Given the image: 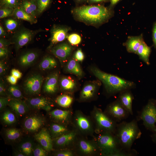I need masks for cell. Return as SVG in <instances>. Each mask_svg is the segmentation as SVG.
Instances as JSON below:
<instances>
[{
	"label": "cell",
	"mask_w": 156,
	"mask_h": 156,
	"mask_svg": "<svg viewBox=\"0 0 156 156\" xmlns=\"http://www.w3.org/2000/svg\"><path fill=\"white\" fill-rule=\"evenodd\" d=\"M43 123L42 120L40 118L32 116L27 118L25 121L24 125L27 130L35 131L41 127Z\"/></svg>",
	"instance_id": "19"
},
{
	"label": "cell",
	"mask_w": 156,
	"mask_h": 156,
	"mask_svg": "<svg viewBox=\"0 0 156 156\" xmlns=\"http://www.w3.org/2000/svg\"><path fill=\"white\" fill-rule=\"evenodd\" d=\"M5 33L2 26H0V36H3L5 35Z\"/></svg>",
	"instance_id": "53"
},
{
	"label": "cell",
	"mask_w": 156,
	"mask_h": 156,
	"mask_svg": "<svg viewBox=\"0 0 156 156\" xmlns=\"http://www.w3.org/2000/svg\"><path fill=\"white\" fill-rule=\"evenodd\" d=\"M109 132H101L94 141L101 155L108 156H129L130 153H126L123 149L116 136Z\"/></svg>",
	"instance_id": "3"
},
{
	"label": "cell",
	"mask_w": 156,
	"mask_h": 156,
	"mask_svg": "<svg viewBox=\"0 0 156 156\" xmlns=\"http://www.w3.org/2000/svg\"><path fill=\"white\" fill-rule=\"evenodd\" d=\"M96 89V86L93 84H89L85 86L80 93V99L83 101H86L93 97Z\"/></svg>",
	"instance_id": "27"
},
{
	"label": "cell",
	"mask_w": 156,
	"mask_h": 156,
	"mask_svg": "<svg viewBox=\"0 0 156 156\" xmlns=\"http://www.w3.org/2000/svg\"><path fill=\"white\" fill-rule=\"evenodd\" d=\"M5 27L8 31H12L15 30L17 27V22L12 19H8L5 22Z\"/></svg>",
	"instance_id": "39"
},
{
	"label": "cell",
	"mask_w": 156,
	"mask_h": 156,
	"mask_svg": "<svg viewBox=\"0 0 156 156\" xmlns=\"http://www.w3.org/2000/svg\"><path fill=\"white\" fill-rule=\"evenodd\" d=\"M106 112L109 115L118 121L121 120L126 118L129 114L119 100L109 105Z\"/></svg>",
	"instance_id": "10"
},
{
	"label": "cell",
	"mask_w": 156,
	"mask_h": 156,
	"mask_svg": "<svg viewBox=\"0 0 156 156\" xmlns=\"http://www.w3.org/2000/svg\"><path fill=\"white\" fill-rule=\"evenodd\" d=\"M45 150L41 148L37 147L34 150V155L35 156H46L47 154L46 151Z\"/></svg>",
	"instance_id": "42"
},
{
	"label": "cell",
	"mask_w": 156,
	"mask_h": 156,
	"mask_svg": "<svg viewBox=\"0 0 156 156\" xmlns=\"http://www.w3.org/2000/svg\"><path fill=\"white\" fill-rule=\"evenodd\" d=\"M60 85L63 90L71 91L75 88L76 83L74 81L71 79L64 77L60 80Z\"/></svg>",
	"instance_id": "30"
},
{
	"label": "cell",
	"mask_w": 156,
	"mask_h": 156,
	"mask_svg": "<svg viewBox=\"0 0 156 156\" xmlns=\"http://www.w3.org/2000/svg\"><path fill=\"white\" fill-rule=\"evenodd\" d=\"M77 136L76 131H70L58 137L55 140V144L60 147L71 145L75 141Z\"/></svg>",
	"instance_id": "16"
},
{
	"label": "cell",
	"mask_w": 156,
	"mask_h": 156,
	"mask_svg": "<svg viewBox=\"0 0 156 156\" xmlns=\"http://www.w3.org/2000/svg\"><path fill=\"white\" fill-rule=\"evenodd\" d=\"M90 1L92 2H98L102 1H106L107 0H89Z\"/></svg>",
	"instance_id": "55"
},
{
	"label": "cell",
	"mask_w": 156,
	"mask_h": 156,
	"mask_svg": "<svg viewBox=\"0 0 156 156\" xmlns=\"http://www.w3.org/2000/svg\"><path fill=\"white\" fill-rule=\"evenodd\" d=\"M28 102L30 106L34 108L41 109L47 111H50L51 108L49 101L44 97L30 99L28 100Z\"/></svg>",
	"instance_id": "18"
},
{
	"label": "cell",
	"mask_w": 156,
	"mask_h": 156,
	"mask_svg": "<svg viewBox=\"0 0 156 156\" xmlns=\"http://www.w3.org/2000/svg\"><path fill=\"white\" fill-rule=\"evenodd\" d=\"M20 3V0H1V6L14 9L19 6Z\"/></svg>",
	"instance_id": "33"
},
{
	"label": "cell",
	"mask_w": 156,
	"mask_h": 156,
	"mask_svg": "<svg viewBox=\"0 0 156 156\" xmlns=\"http://www.w3.org/2000/svg\"><path fill=\"white\" fill-rule=\"evenodd\" d=\"M153 38L154 45L156 48V22L155 23L153 26Z\"/></svg>",
	"instance_id": "48"
},
{
	"label": "cell",
	"mask_w": 156,
	"mask_h": 156,
	"mask_svg": "<svg viewBox=\"0 0 156 156\" xmlns=\"http://www.w3.org/2000/svg\"><path fill=\"white\" fill-rule=\"evenodd\" d=\"M14 9L10 8H1L0 10V18H4L12 15Z\"/></svg>",
	"instance_id": "41"
},
{
	"label": "cell",
	"mask_w": 156,
	"mask_h": 156,
	"mask_svg": "<svg viewBox=\"0 0 156 156\" xmlns=\"http://www.w3.org/2000/svg\"><path fill=\"white\" fill-rule=\"evenodd\" d=\"M120 0H110L111 5L113 6L116 4Z\"/></svg>",
	"instance_id": "54"
},
{
	"label": "cell",
	"mask_w": 156,
	"mask_h": 156,
	"mask_svg": "<svg viewBox=\"0 0 156 156\" xmlns=\"http://www.w3.org/2000/svg\"><path fill=\"white\" fill-rule=\"evenodd\" d=\"M58 75L54 73L49 75L46 79L44 85V91L47 93L53 94L58 89Z\"/></svg>",
	"instance_id": "15"
},
{
	"label": "cell",
	"mask_w": 156,
	"mask_h": 156,
	"mask_svg": "<svg viewBox=\"0 0 156 156\" xmlns=\"http://www.w3.org/2000/svg\"><path fill=\"white\" fill-rule=\"evenodd\" d=\"M12 15L17 18L26 21L31 24L37 22L36 18L27 13L20 6L14 9Z\"/></svg>",
	"instance_id": "24"
},
{
	"label": "cell",
	"mask_w": 156,
	"mask_h": 156,
	"mask_svg": "<svg viewBox=\"0 0 156 156\" xmlns=\"http://www.w3.org/2000/svg\"><path fill=\"white\" fill-rule=\"evenodd\" d=\"M153 138L154 139L155 141L156 142V132L154 135Z\"/></svg>",
	"instance_id": "56"
},
{
	"label": "cell",
	"mask_w": 156,
	"mask_h": 156,
	"mask_svg": "<svg viewBox=\"0 0 156 156\" xmlns=\"http://www.w3.org/2000/svg\"><path fill=\"white\" fill-rule=\"evenodd\" d=\"M12 75L16 78L17 79H19L21 78L22 76V73L18 70L16 69H12L11 71Z\"/></svg>",
	"instance_id": "46"
},
{
	"label": "cell",
	"mask_w": 156,
	"mask_h": 156,
	"mask_svg": "<svg viewBox=\"0 0 156 156\" xmlns=\"http://www.w3.org/2000/svg\"><path fill=\"white\" fill-rule=\"evenodd\" d=\"M5 89L3 82L1 81L0 83V94L1 95H4L5 94Z\"/></svg>",
	"instance_id": "51"
},
{
	"label": "cell",
	"mask_w": 156,
	"mask_h": 156,
	"mask_svg": "<svg viewBox=\"0 0 156 156\" xmlns=\"http://www.w3.org/2000/svg\"><path fill=\"white\" fill-rule=\"evenodd\" d=\"M57 64V62L54 58L51 56H47L40 62L39 67L42 70H46L55 68Z\"/></svg>",
	"instance_id": "29"
},
{
	"label": "cell",
	"mask_w": 156,
	"mask_h": 156,
	"mask_svg": "<svg viewBox=\"0 0 156 156\" xmlns=\"http://www.w3.org/2000/svg\"><path fill=\"white\" fill-rule=\"evenodd\" d=\"M51 129L52 133L55 135H61L69 131L66 127L57 124H52Z\"/></svg>",
	"instance_id": "32"
},
{
	"label": "cell",
	"mask_w": 156,
	"mask_h": 156,
	"mask_svg": "<svg viewBox=\"0 0 156 156\" xmlns=\"http://www.w3.org/2000/svg\"><path fill=\"white\" fill-rule=\"evenodd\" d=\"M17 156H25V155H23V154H22L19 153V154H17Z\"/></svg>",
	"instance_id": "57"
},
{
	"label": "cell",
	"mask_w": 156,
	"mask_h": 156,
	"mask_svg": "<svg viewBox=\"0 0 156 156\" xmlns=\"http://www.w3.org/2000/svg\"><path fill=\"white\" fill-rule=\"evenodd\" d=\"M133 97L131 92L126 91L122 92L119 96V101L129 114L133 115L132 103Z\"/></svg>",
	"instance_id": "22"
},
{
	"label": "cell",
	"mask_w": 156,
	"mask_h": 156,
	"mask_svg": "<svg viewBox=\"0 0 156 156\" xmlns=\"http://www.w3.org/2000/svg\"><path fill=\"white\" fill-rule=\"evenodd\" d=\"M43 81L42 76L34 74L29 77L25 81L24 88L28 94H34L40 93Z\"/></svg>",
	"instance_id": "8"
},
{
	"label": "cell",
	"mask_w": 156,
	"mask_h": 156,
	"mask_svg": "<svg viewBox=\"0 0 156 156\" xmlns=\"http://www.w3.org/2000/svg\"><path fill=\"white\" fill-rule=\"evenodd\" d=\"M6 66L5 63L2 61L0 62V74L1 75L3 74L6 70Z\"/></svg>",
	"instance_id": "50"
},
{
	"label": "cell",
	"mask_w": 156,
	"mask_h": 156,
	"mask_svg": "<svg viewBox=\"0 0 156 156\" xmlns=\"http://www.w3.org/2000/svg\"><path fill=\"white\" fill-rule=\"evenodd\" d=\"M155 106H156V101L155 102Z\"/></svg>",
	"instance_id": "58"
},
{
	"label": "cell",
	"mask_w": 156,
	"mask_h": 156,
	"mask_svg": "<svg viewBox=\"0 0 156 156\" xmlns=\"http://www.w3.org/2000/svg\"><path fill=\"white\" fill-rule=\"evenodd\" d=\"M66 71L78 76L81 77L83 72L79 64L75 60H70L68 62L66 67Z\"/></svg>",
	"instance_id": "28"
},
{
	"label": "cell",
	"mask_w": 156,
	"mask_h": 156,
	"mask_svg": "<svg viewBox=\"0 0 156 156\" xmlns=\"http://www.w3.org/2000/svg\"><path fill=\"white\" fill-rule=\"evenodd\" d=\"M151 49L143 41L139 47L136 53L140 59L146 64H149V58L150 54Z\"/></svg>",
	"instance_id": "26"
},
{
	"label": "cell",
	"mask_w": 156,
	"mask_h": 156,
	"mask_svg": "<svg viewBox=\"0 0 156 156\" xmlns=\"http://www.w3.org/2000/svg\"><path fill=\"white\" fill-rule=\"evenodd\" d=\"M8 51L7 49H0V58L3 57L7 54Z\"/></svg>",
	"instance_id": "52"
},
{
	"label": "cell",
	"mask_w": 156,
	"mask_h": 156,
	"mask_svg": "<svg viewBox=\"0 0 156 156\" xmlns=\"http://www.w3.org/2000/svg\"><path fill=\"white\" fill-rule=\"evenodd\" d=\"M8 99L5 97H1L0 98V109L1 110L8 103Z\"/></svg>",
	"instance_id": "45"
},
{
	"label": "cell",
	"mask_w": 156,
	"mask_h": 156,
	"mask_svg": "<svg viewBox=\"0 0 156 156\" xmlns=\"http://www.w3.org/2000/svg\"><path fill=\"white\" fill-rule=\"evenodd\" d=\"M140 118L148 129L156 132V107L155 103L149 101L143 109Z\"/></svg>",
	"instance_id": "6"
},
{
	"label": "cell",
	"mask_w": 156,
	"mask_h": 156,
	"mask_svg": "<svg viewBox=\"0 0 156 156\" xmlns=\"http://www.w3.org/2000/svg\"><path fill=\"white\" fill-rule=\"evenodd\" d=\"M68 28L61 26H55L51 31V37L49 40L50 44L49 48H51L53 45L57 43L65 40L68 37Z\"/></svg>",
	"instance_id": "11"
},
{
	"label": "cell",
	"mask_w": 156,
	"mask_h": 156,
	"mask_svg": "<svg viewBox=\"0 0 156 156\" xmlns=\"http://www.w3.org/2000/svg\"><path fill=\"white\" fill-rule=\"evenodd\" d=\"M35 137L46 151H50L53 150L52 140L46 129H42L35 135Z\"/></svg>",
	"instance_id": "13"
},
{
	"label": "cell",
	"mask_w": 156,
	"mask_h": 156,
	"mask_svg": "<svg viewBox=\"0 0 156 156\" xmlns=\"http://www.w3.org/2000/svg\"><path fill=\"white\" fill-rule=\"evenodd\" d=\"M77 149L81 155L90 156L100 153L95 142H92L84 139H79L77 144Z\"/></svg>",
	"instance_id": "9"
},
{
	"label": "cell",
	"mask_w": 156,
	"mask_h": 156,
	"mask_svg": "<svg viewBox=\"0 0 156 156\" xmlns=\"http://www.w3.org/2000/svg\"><path fill=\"white\" fill-rule=\"evenodd\" d=\"M34 34L33 31L27 29L20 31L17 34L15 39L17 49H20L29 43L31 40Z\"/></svg>",
	"instance_id": "14"
},
{
	"label": "cell",
	"mask_w": 156,
	"mask_h": 156,
	"mask_svg": "<svg viewBox=\"0 0 156 156\" xmlns=\"http://www.w3.org/2000/svg\"><path fill=\"white\" fill-rule=\"evenodd\" d=\"M73 14L80 21L91 24H101L111 15V12L107 8L101 5L78 7L74 9Z\"/></svg>",
	"instance_id": "1"
},
{
	"label": "cell",
	"mask_w": 156,
	"mask_h": 156,
	"mask_svg": "<svg viewBox=\"0 0 156 156\" xmlns=\"http://www.w3.org/2000/svg\"><path fill=\"white\" fill-rule=\"evenodd\" d=\"M143 41L141 35L129 37L125 43L127 51L130 53H136L138 50Z\"/></svg>",
	"instance_id": "20"
},
{
	"label": "cell",
	"mask_w": 156,
	"mask_h": 156,
	"mask_svg": "<svg viewBox=\"0 0 156 156\" xmlns=\"http://www.w3.org/2000/svg\"><path fill=\"white\" fill-rule=\"evenodd\" d=\"M10 94L16 98H21L23 97L21 92L17 86L15 85L10 86L8 89Z\"/></svg>",
	"instance_id": "37"
},
{
	"label": "cell",
	"mask_w": 156,
	"mask_h": 156,
	"mask_svg": "<svg viewBox=\"0 0 156 156\" xmlns=\"http://www.w3.org/2000/svg\"><path fill=\"white\" fill-rule=\"evenodd\" d=\"M17 79L12 75L9 76L7 78L8 81L12 85H15L17 81Z\"/></svg>",
	"instance_id": "47"
},
{
	"label": "cell",
	"mask_w": 156,
	"mask_h": 156,
	"mask_svg": "<svg viewBox=\"0 0 156 156\" xmlns=\"http://www.w3.org/2000/svg\"><path fill=\"white\" fill-rule=\"evenodd\" d=\"M2 118L4 122L8 124L14 123L16 120L14 114L9 111L5 112L3 114Z\"/></svg>",
	"instance_id": "36"
},
{
	"label": "cell",
	"mask_w": 156,
	"mask_h": 156,
	"mask_svg": "<svg viewBox=\"0 0 156 156\" xmlns=\"http://www.w3.org/2000/svg\"><path fill=\"white\" fill-rule=\"evenodd\" d=\"M92 115L97 132L115 133L117 126L115 122L101 109L95 108Z\"/></svg>",
	"instance_id": "5"
},
{
	"label": "cell",
	"mask_w": 156,
	"mask_h": 156,
	"mask_svg": "<svg viewBox=\"0 0 156 156\" xmlns=\"http://www.w3.org/2000/svg\"><path fill=\"white\" fill-rule=\"evenodd\" d=\"M73 122L77 129L82 133L93 134L94 129L91 121L81 112L78 111L75 113Z\"/></svg>",
	"instance_id": "7"
},
{
	"label": "cell",
	"mask_w": 156,
	"mask_h": 156,
	"mask_svg": "<svg viewBox=\"0 0 156 156\" xmlns=\"http://www.w3.org/2000/svg\"><path fill=\"white\" fill-rule=\"evenodd\" d=\"M37 6V14H40L48 7L51 0H36Z\"/></svg>",
	"instance_id": "34"
},
{
	"label": "cell",
	"mask_w": 156,
	"mask_h": 156,
	"mask_svg": "<svg viewBox=\"0 0 156 156\" xmlns=\"http://www.w3.org/2000/svg\"><path fill=\"white\" fill-rule=\"evenodd\" d=\"M73 101L72 98L70 96L63 94L58 96L56 99L57 104L60 106L67 108L71 104Z\"/></svg>",
	"instance_id": "31"
},
{
	"label": "cell",
	"mask_w": 156,
	"mask_h": 156,
	"mask_svg": "<svg viewBox=\"0 0 156 156\" xmlns=\"http://www.w3.org/2000/svg\"><path fill=\"white\" fill-rule=\"evenodd\" d=\"M115 135L123 149L129 150L134 141L140 136L141 133L136 120L123 122L117 126Z\"/></svg>",
	"instance_id": "4"
},
{
	"label": "cell",
	"mask_w": 156,
	"mask_h": 156,
	"mask_svg": "<svg viewBox=\"0 0 156 156\" xmlns=\"http://www.w3.org/2000/svg\"><path fill=\"white\" fill-rule=\"evenodd\" d=\"M12 109L17 114L22 115L27 110V107L24 102L16 99H11L8 103Z\"/></svg>",
	"instance_id": "23"
},
{
	"label": "cell",
	"mask_w": 156,
	"mask_h": 156,
	"mask_svg": "<svg viewBox=\"0 0 156 156\" xmlns=\"http://www.w3.org/2000/svg\"><path fill=\"white\" fill-rule=\"evenodd\" d=\"M19 6L27 13L36 17L37 6L36 0H23Z\"/></svg>",
	"instance_id": "21"
},
{
	"label": "cell",
	"mask_w": 156,
	"mask_h": 156,
	"mask_svg": "<svg viewBox=\"0 0 156 156\" xmlns=\"http://www.w3.org/2000/svg\"><path fill=\"white\" fill-rule=\"evenodd\" d=\"M6 137L9 140H14L20 137L21 133L18 129L15 128H12L6 131Z\"/></svg>",
	"instance_id": "35"
},
{
	"label": "cell",
	"mask_w": 156,
	"mask_h": 156,
	"mask_svg": "<svg viewBox=\"0 0 156 156\" xmlns=\"http://www.w3.org/2000/svg\"><path fill=\"white\" fill-rule=\"evenodd\" d=\"M72 51L71 47L66 43H62L52 48L51 52L61 62L65 60Z\"/></svg>",
	"instance_id": "12"
},
{
	"label": "cell",
	"mask_w": 156,
	"mask_h": 156,
	"mask_svg": "<svg viewBox=\"0 0 156 156\" xmlns=\"http://www.w3.org/2000/svg\"><path fill=\"white\" fill-rule=\"evenodd\" d=\"M8 43L5 40L2 39L0 40V49H7V47Z\"/></svg>",
	"instance_id": "49"
},
{
	"label": "cell",
	"mask_w": 156,
	"mask_h": 156,
	"mask_svg": "<svg viewBox=\"0 0 156 156\" xmlns=\"http://www.w3.org/2000/svg\"><path fill=\"white\" fill-rule=\"evenodd\" d=\"M50 113L54 119L62 123L69 122L72 118L71 110L56 109L51 112Z\"/></svg>",
	"instance_id": "17"
},
{
	"label": "cell",
	"mask_w": 156,
	"mask_h": 156,
	"mask_svg": "<svg viewBox=\"0 0 156 156\" xmlns=\"http://www.w3.org/2000/svg\"><path fill=\"white\" fill-rule=\"evenodd\" d=\"M55 155L57 156H73L74 153L71 150H67L58 152Z\"/></svg>",
	"instance_id": "43"
},
{
	"label": "cell",
	"mask_w": 156,
	"mask_h": 156,
	"mask_svg": "<svg viewBox=\"0 0 156 156\" xmlns=\"http://www.w3.org/2000/svg\"><path fill=\"white\" fill-rule=\"evenodd\" d=\"M67 38L70 43L74 45L78 44L81 41L80 36L76 34H71L68 36Z\"/></svg>",
	"instance_id": "40"
},
{
	"label": "cell",
	"mask_w": 156,
	"mask_h": 156,
	"mask_svg": "<svg viewBox=\"0 0 156 156\" xmlns=\"http://www.w3.org/2000/svg\"><path fill=\"white\" fill-rule=\"evenodd\" d=\"M91 71L103 83L107 92L114 93L124 91L133 87V82L124 79L117 76L109 74L98 68L92 67Z\"/></svg>",
	"instance_id": "2"
},
{
	"label": "cell",
	"mask_w": 156,
	"mask_h": 156,
	"mask_svg": "<svg viewBox=\"0 0 156 156\" xmlns=\"http://www.w3.org/2000/svg\"><path fill=\"white\" fill-rule=\"evenodd\" d=\"M75 57L76 60L79 61H82L84 58V55L81 49H78L76 52Z\"/></svg>",
	"instance_id": "44"
},
{
	"label": "cell",
	"mask_w": 156,
	"mask_h": 156,
	"mask_svg": "<svg viewBox=\"0 0 156 156\" xmlns=\"http://www.w3.org/2000/svg\"><path fill=\"white\" fill-rule=\"evenodd\" d=\"M21 148L22 151L25 155H30L32 152V144L29 142H25L21 145Z\"/></svg>",
	"instance_id": "38"
},
{
	"label": "cell",
	"mask_w": 156,
	"mask_h": 156,
	"mask_svg": "<svg viewBox=\"0 0 156 156\" xmlns=\"http://www.w3.org/2000/svg\"><path fill=\"white\" fill-rule=\"evenodd\" d=\"M77 0L79 1H80L82 0Z\"/></svg>",
	"instance_id": "59"
},
{
	"label": "cell",
	"mask_w": 156,
	"mask_h": 156,
	"mask_svg": "<svg viewBox=\"0 0 156 156\" xmlns=\"http://www.w3.org/2000/svg\"><path fill=\"white\" fill-rule=\"evenodd\" d=\"M38 57V54L36 52L29 51L21 55L19 59L20 65L23 67L29 66L34 62Z\"/></svg>",
	"instance_id": "25"
}]
</instances>
